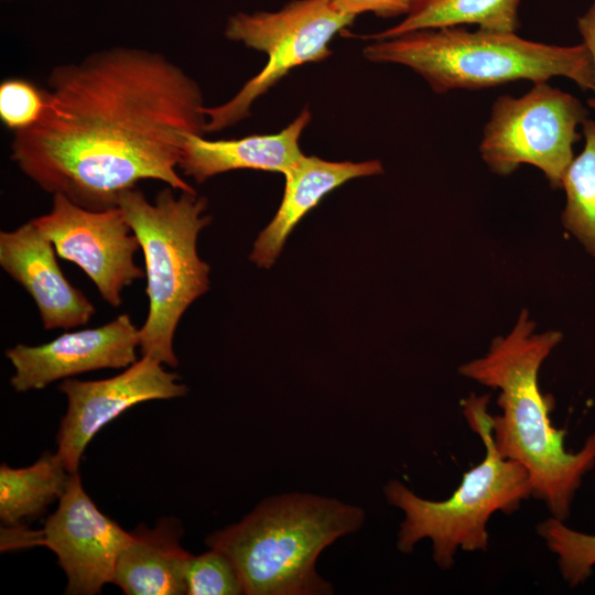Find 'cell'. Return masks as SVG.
Returning a JSON list of instances; mask_svg holds the SVG:
<instances>
[{
	"instance_id": "1",
	"label": "cell",
	"mask_w": 595,
	"mask_h": 595,
	"mask_svg": "<svg viewBox=\"0 0 595 595\" xmlns=\"http://www.w3.org/2000/svg\"><path fill=\"white\" fill-rule=\"evenodd\" d=\"M37 121L13 132L11 160L43 191L116 207L143 180L196 193L177 172L185 140L204 134L199 85L163 54L117 46L58 65Z\"/></svg>"
},
{
	"instance_id": "7",
	"label": "cell",
	"mask_w": 595,
	"mask_h": 595,
	"mask_svg": "<svg viewBox=\"0 0 595 595\" xmlns=\"http://www.w3.org/2000/svg\"><path fill=\"white\" fill-rule=\"evenodd\" d=\"M354 19L337 11L329 0H294L275 12L232 14L225 36L266 53L268 62L231 99L204 108L205 131H220L247 118L253 101L292 68L329 56V41Z\"/></svg>"
},
{
	"instance_id": "24",
	"label": "cell",
	"mask_w": 595,
	"mask_h": 595,
	"mask_svg": "<svg viewBox=\"0 0 595 595\" xmlns=\"http://www.w3.org/2000/svg\"><path fill=\"white\" fill-rule=\"evenodd\" d=\"M578 31L584 40L583 44L588 50L595 69V2L585 14L577 20ZM593 91L595 93V86ZM591 108L595 109V95L587 100Z\"/></svg>"
},
{
	"instance_id": "23",
	"label": "cell",
	"mask_w": 595,
	"mask_h": 595,
	"mask_svg": "<svg viewBox=\"0 0 595 595\" xmlns=\"http://www.w3.org/2000/svg\"><path fill=\"white\" fill-rule=\"evenodd\" d=\"M339 12L354 15L371 12L381 18L408 15L420 0H329Z\"/></svg>"
},
{
	"instance_id": "14",
	"label": "cell",
	"mask_w": 595,
	"mask_h": 595,
	"mask_svg": "<svg viewBox=\"0 0 595 595\" xmlns=\"http://www.w3.org/2000/svg\"><path fill=\"white\" fill-rule=\"evenodd\" d=\"M382 171L378 160L333 162L303 155L283 174L282 202L273 219L256 239L251 261L270 268L294 227L326 194L349 180L377 175Z\"/></svg>"
},
{
	"instance_id": "17",
	"label": "cell",
	"mask_w": 595,
	"mask_h": 595,
	"mask_svg": "<svg viewBox=\"0 0 595 595\" xmlns=\"http://www.w3.org/2000/svg\"><path fill=\"white\" fill-rule=\"evenodd\" d=\"M71 473L57 453L45 452L34 464L0 467V519L11 527L41 516L63 496Z\"/></svg>"
},
{
	"instance_id": "22",
	"label": "cell",
	"mask_w": 595,
	"mask_h": 595,
	"mask_svg": "<svg viewBox=\"0 0 595 595\" xmlns=\"http://www.w3.org/2000/svg\"><path fill=\"white\" fill-rule=\"evenodd\" d=\"M44 108L42 90L22 79L4 80L0 85V118L4 126L19 131L34 125Z\"/></svg>"
},
{
	"instance_id": "6",
	"label": "cell",
	"mask_w": 595,
	"mask_h": 595,
	"mask_svg": "<svg viewBox=\"0 0 595 595\" xmlns=\"http://www.w3.org/2000/svg\"><path fill=\"white\" fill-rule=\"evenodd\" d=\"M117 206L136 235L145 264L149 311L139 328V349L170 367L178 364L173 340L190 305L209 289V266L197 252L199 231L210 217L197 193L161 190L154 203L137 187L123 191Z\"/></svg>"
},
{
	"instance_id": "13",
	"label": "cell",
	"mask_w": 595,
	"mask_h": 595,
	"mask_svg": "<svg viewBox=\"0 0 595 595\" xmlns=\"http://www.w3.org/2000/svg\"><path fill=\"white\" fill-rule=\"evenodd\" d=\"M0 266L33 299L45 329L77 327L94 316V304L63 274L53 244L32 220L0 232Z\"/></svg>"
},
{
	"instance_id": "12",
	"label": "cell",
	"mask_w": 595,
	"mask_h": 595,
	"mask_svg": "<svg viewBox=\"0 0 595 595\" xmlns=\"http://www.w3.org/2000/svg\"><path fill=\"white\" fill-rule=\"evenodd\" d=\"M139 343V328L123 313L99 327L67 332L45 344H18L6 350L14 368L10 383L26 392L84 372L127 368L138 359Z\"/></svg>"
},
{
	"instance_id": "19",
	"label": "cell",
	"mask_w": 595,
	"mask_h": 595,
	"mask_svg": "<svg viewBox=\"0 0 595 595\" xmlns=\"http://www.w3.org/2000/svg\"><path fill=\"white\" fill-rule=\"evenodd\" d=\"M582 128L584 149L562 178L566 195L562 224L595 257V120L585 119Z\"/></svg>"
},
{
	"instance_id": "15",
	"label": "cell",
	"mask_w": 595,
	"mask_h": 595,
	"mask_svg": "<svg viewBox=\"0 0 595 595\" xmlns=\"http://www.w3.org/2000/svg\"><path fill=\"white\" fill-rule=\"evenodd\" d=\"M311 120L304 109L286 128L274 134H253L232 140H208L190 134L178 164L197 183L217 174L252 169L284 174L304 154L299 140Z\"/></svg>"
},
{
	"instance_id": "20",
	"label": "cell",
	"mask_w": 595,
	"mask_h": 595,
	"mask_svg": "<svg viewBox=\"0 0 595 595\" xmlns=\"http://www.w3.org/2000/svg\"><path fill=\"white\" fill-rule=\"evenodd\" d=\"M537 533L556 555L560 573L571 587L584 583L592 575L595 567V534L572 529L555 517L539 522Z\"/></svg>"
},
{
	"instance_id": "11",
	"label": "cell",
	"mask_w": 595,
	"mask_h": 595,
	"mask_svg": "<svg viewBox=\"0 0 595 595\" xmlns=\"http://www.w3.org/2000/svg\"><path fill=\"white\" fill-rule=\"evenodd\" d=\"M131 537L104 515L72 473L57 509L35 536L52 550L67 577L66 594L94 595L113 582L117 559Z\"/></svg>"
},
{
	"instance_id": "9",
	"label": "cell",
	"mask_w": 595,
	"mask_h": 595,
	"mask_svg": "<svg viewBox=\"0 0 595 595\" xmlns=\"http://www.w3.org/2000/svg\"><path fill=\"white\" fill-rule=\"evenodd\" d=\"M31 220L56 253L77 264L112 307L122 304L125 288L145 277L134 262L139 241L118 206L88 209L56 193L51 210Z\"/></svg>"
},
{
	"instance_id": "10",
	"label": "cell",
	"mask_w": 595,
	"mask_h": 595,
	"mask_svg": "<svg viewBox=\"0 0 595 595\" xmlns=\"http://www.w3.org/2000/svg\"><path fill=\"white\" fill-rule=\"evenodd\" d=\"M161 361L141 356L121 374L101 380L67 378L58 389L67 409L56 434L57 455L68 473L78 470L88 443L109 422L129 408L151 400L186 396L188 388Z\"/></svg>"
},
{
	"instance_id": "5",
	"label": "cell",
	"mask_w": 595,
	"mask_h": 595,
	"mask_svg": "<svg viewBox=\"0 0 595 595\" xmlns=\"http://www.w3.org/2000/svg\"><path fill=\"white\" fill-rule=\"evenodd\" d=\"M488 403L489 394H470L462 402L464 418L485 446V457L463 474L461 484L447 499H424L398 479L383 486L388 504L404 515L398 549L411 553L419 541L429 539L433 560L442 570L453 566L459 549L486 551L490 517L495 512H516L533 493L526 468L498 453Z\"/></svg>"
},
{
	"instance_id": "16",
	"label": "cell",
	"mask_w": 595,
	"mask_h": 595,
	"mask_svg": "<svg viewBox=\"0 0 595 595\" xmlns=\"http://www.w3.org/2000/svg\"><path fill=\"white\" fill-rule=\"evenodd\" d=\"M121 550L113 582L127 595L187 594L193 554L180 544V528L162 520L155 528H137Z\"/></svg>"
},
{
	"instance_id": "21",
	"label": "cell",
	"mask_w": 595,
	"mask_h": 595,
	"mask_svg": "<svg viewBox=\"0 0 595 595\" xmlns=\"http://www.w3.org/2000/svg\"><path fill=\"white\" fill-rule=\"evenodd\" d=\"M186 582L188 595L245 594L235 564L224 552L214 548L199 555H193Z\"/></svg>"
},
{
	"instance_id": "2",
	"label": "cell",
	"mask_w": 595,
	"mask_h": 595,
	"mask_svg": "<svg viewBox=\"0 0 595 595\" xmlns=\"http://www.w3.org/2000/svg\"><path fill=\"white\" fill-rule=\"evenodd\" d=\"M562 338L554 329L536 333V322L523 309L506 336L494 338L484 356L461 365L458 372L499 391L501 412L491 415L498 453L526 468L532 496L552 517L565 521L584 476L595 466V433L571 452L565 447L566 431L550 419L554 399L542 393L539 371Z\"/></svg>"
},
{
	"instance_id": "18",
	"label": "cell",
	"mask_w": 595,
	"mask_h": 595,
	"mask_svg": "<svg viewBox=\"0 0 595 595\" xmlns=\"http://www.w3.org/2000/svg\"><path fill=\"white\" fill-rule=\"evenodd\" d=\"M520 0H420L397 25L364 36L381 41L408 32L461 24H477L479 30L516 33Z\"/></svg>"
},
{
	"instance_id": "8",
	"label": "cell",
	"mask_w": 595,
	"mask_h": 595,
	"mask_svg": "<svg viewBox=\"0 0 595 595\" xmlns=\"http://www.w3.org/2000/svg\"><path fill=\"white\" fill-rule=\"evenodd\" d=\"M585 119L587 110L577 98L547 82L533 83L519 98L502 95L495 100L479 144L482 159L501 176L533 165L552 188H561L574 159L573 145L581 139L576 127Z\"/></svg>"
},
{
	"instance_id": "3",
	"label": "cell",
	"mask_w": 595,
	"mask_h": 595,
	"mask_svg": "<svg viewBox=\"0 0 595 595\" xmlns=\"http://www.w3.org/2000/svg\"><path fill=\"white\" fill-rule=\"evenodd\" d=\"M364 521L358 506L315 494H281L209 534L206 544L232 561L247 595H328L334 588L317 573V558Z\"/></svg>"
},
{
	"instance_id": "4",
	"label": "cell",
	"mask_w": 595,
	"mask_h": 595,
	"mask_svg": "<svg viewBox=\"0 0 595 595\" xmlns=\"http://www.w3.org/2000/svg\"><path fill=\"white\" fill-rule=\"evenodd\" d=\"M368 61L413 69L432 90H477L519 79L548 82L563 76L583 90H593L595 69L582 43L558 46L522 39L516 33L458 26L422 29L375 41L364 48Z\"/></svg>"
}]
</instances>
